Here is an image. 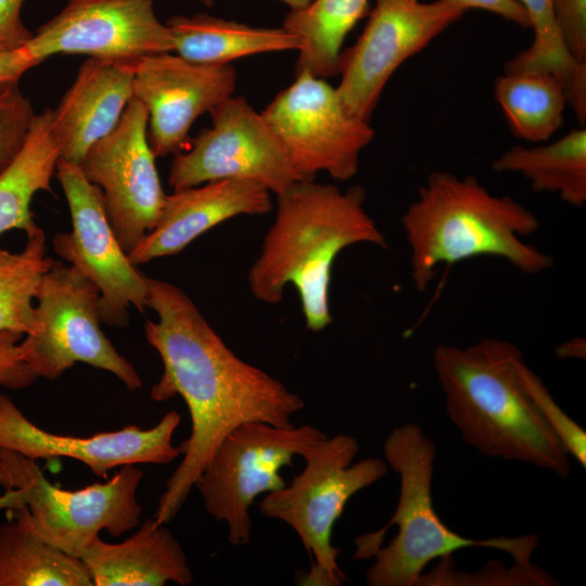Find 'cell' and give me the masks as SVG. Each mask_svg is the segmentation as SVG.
Instances as JSON below:
<instances>
[{"label": "cell", "mask_w": 586, "mask_h": 586, "mask_svg": "<svg viewBox=\"0 0 586 586\" xmlns=\"http://www.w3.org/2000/svg\"><path fill=\"white\" fill-rule=\"evenodd\" d=\"M144 335L163 362L151 388L155 402L180 396L191 419L181 444L182 460L166 482L153 518L168 523L188 498L198 476L222 440L246 422L292 426L305 404L264 370L238 357L179 286L149 277Z\"/></svg>", "instance_id": "obj_1"}, {"label": "cell", "mask_w": 586, "mask_h": 586, "mask_svg": "<svg viewBox=\"0 0 586 586\" xmlns=\"http://www.w3.org/2000/svg\"><path fill=\"white\" fill-rule=\"evenodd\" d=\"M276 196L275 220L250 267L247 284L256 300L269 305L278 304L293 284L306 328L319 332L332 322L330 284L337 255L361 243L386 249L387 241L365 208L360 186L342 191L307 179Z\"/></svg>", "instance_id": "obj_2"}, {"label": "cell", "mask_w": 586, "mask_h": 586, "mask_svg": "<svg viewBox=\"0 0 586 586\" xmlns=\"http://www.w3.org/2000/svg\"><path fill=\"white\" fill-rule=\"evenodd\" d=\"M522 357L514 344L493 337L464 347L438 345L433 365L447 415L481 454L531 463L565 479L570 455L520 382L517 364Z\"/></svg>", "instance_id": "obj_3"}, {"label": "cell", "mask_w": 586, "mask_h": 586, "mask_svg": "<svg viewBox=\"0 0 586 586\" xmlns=\"http://www.w3.org/2000/svg\"><path fill=\"white\" fill-rule=\"evenodd\" d=\"M400 222L420 292L442 266L479 256L502 258L530 276L553 265L552 256L524 241L539 229L537 217L513 198L492 194L472 176L433 171Z\"/></svg>", "instance_id": "obj_4"}, {"label": "cell", "mask_w": 586, "mask_h": 586, "mask_svg": "<svg viewBox=\"0 0 586 586\" xmlns=\"http://www.w3.org/2000/svg\"><path fill=\"white\" fill-rule=\"evenodd\" d=\"M385 462L398 473L399 498L388 522L355 540L354 559L374 558L366 572L369 586H416L433 560L471 547L493 548L514 561L531 563L536 535L473 539L449 528L434 509L431 495L436 448L413 423L396 426L383 444Z\"/></svg>", "instance_id": "obj_5"}, {"label": "cell", "mask_w": 586, "mask_h": 586, "mask_svg": "<svg viewBox=\"0 0 586 586\" xmlns=\"http://www.w3.org/2000/svg\"><path fill=\"white\" fill-rule=\"evenodd\" d=\"M358 450L356 438L347 434L315 442L301 455L304 470L259 501L262 514L291 526L309 555L310 570L301 575V585L339 586L346 581L337 562L340 549L331 542L333 526L347 501L388 469L380 458L353 463Z\"/></svg>", "instance_id": "obj_6"}, {"label": "cell", "mask_w": 586, "mask_h": 586, "mask_svg": "<svg viewBox=\"0 0 586 586\" xmlns=\"http://www.w3.org/2000/svg\"><path fill=\"white\" fill-rule=\"evenodd\" d=\"M142 477V470L127 464L105 482L64 489L46 477L37 461L0 449V486L21 489L24 500L22 506L7 509L8 517L76 558L100 532L119 537L140 524L137 491Z\"/></svg>", "instance_id": "obj_7"}, {"label": "cell", "mask_w": 586, "mask_h": 586, "mask_svg": "<svg viewBox=\"0 0 586 586\" xmlns=\"http://www.w3.org/2000/svg\"><path fill=\"white\" fill-rule=\"evenodd\" d=\"M98 288L77 268L53 260L35 292L34 330L20 341L23 359L38 378L59 379L77 362L115 375L128 390L142 380L101 328Z\"/></svg>", "instance_id": "obj_8"}, {"label": "cell", "mask_w": 586, "mask_h": 586, "mask_svg": "<svg viewBox=\"0 0 586 586\" xmlns=\"http://www.w3.org/2000/svg\"><path fill=\"white\" fill-rule=\"evenodd\" d=\"M326 436L309 424L282 428L246 422L222 440L193 487L206 512L227 524L230 544L243 546L251 540L250 507L255 498L285 486L280 470L292 467L295 456Z\"/></svg>", "instance_id": "obj_9"}, {"label": "cell", "mask_w": 586, "mask_h": 586, "mask_svg": "<svg viewBox=\"0 0 586 586\" xmlns=\"http://www.w3.org/2000/svg\"><path fill=\"white\" fill-rule=\"evenodd\" d=\"M463 14L444 0H374L362 33L340 58L335 89L347 114L370 122L395 71Z\"/></svg>", "instance_id": "obj_10"}, {"label": "cell", "mask_w": 586, "mask_h": 586, "mask_svg": "<svg viewBox=\"0 0 586 586\" xmlns=\"http://www.w3.org/2000/svg\"><path fill=\"white\" fill-rule=\"evenodd\" d=\"M262 115L304 180L320 171L340 181L352 179L374 137L370 122L347 114L335 88L306 72L297 73Z\"/></svg>", "instance_id": "obj_11"}, {"label": "cell", "mask_w": 586, "mask_h": 586, "mask_svg": "<svg viewBox=\"0 0 586 586\" xmlns=\"http://www.w3.org/2000/svg\"><path fill=\"white\" fill-rule=\"evenodd\" d=\"M55 176L68 204L72 230L54 234V252L98 288L102 323L127 328L131 306L140 313L148 308L149 277L120 246L100 188L85 177L79 165L60 158Z\"/></svg>", "instance_id": "obj_12"}, {"label": "cell", "mask_w": 586, "mask_h": 586, "mask_svg": "<svg viewBox=\"0 0 586 586\" xmlns=\"http://www.w3.org/2000/svg\"><path fill=\"white\" fill-rule=\"evenodd\" d=\"M212 123L174 155L168 184L180 190L222 179H247L279 194L304 180L264 119L242 97L211 112Z\"/></svg>", "instance_id": "obj_13"}, {"label": "cell", "mask_w": 586, "mask_h": 586, "mask_svg": "<svg viewBox=\"0 0 586 586\" xmlns=\"http://www.w3.org/2000/svg\"><path fill=\"white\" fill-rule=\"evenodd\" d=\"M149 114L132 98L119 122L85 153L78 164L102 192L107 219L129 254L154 228L166 193L148 140Z\"/></svg>", "instance_id": "obj_14"}, {"label": "cell", "mask_w": 586, "mask_h": 586, "mask_svg": "<svg viewBox=\"0 0 586 586\" xmlns=\"http://www.w3.org/2000/svg\"><path fill=\"white\" fill-rule=\"evenodd\" d=\"M25 48L39 63L58 53L126 61L173 52L175 42L154 0H69Z\"/></svg>", "instance_id": "obj_15"}, {"label": "cell", "mask_w": 586, "mask_h": 586, "mask_svg": "<svg viewBox=\"0 0 586 586\" xmlns=\"http://www.w3.org/2000/svg\"><path fill=\"white\" fill-rule=\"evenodd\" d=\"M128 61L133 98L148 110V140L155 157L184 151L194 120L235 90L237 73L231 64L196 63L171 52Z\"/></svg>", "instance_id": "obj_16"}, {"label": "cell", "mask_w": 586, "mask_h": 586, "mask_svg": "<svg viewBox=\"0 0 586 586\" xmlns=\"http://www.w3.org/2000/svg\"><path fill=\"white\" fill-rule=\"evenodd\" d=\"M180 421L181 416L173 410L150 429L130 424L87 437L64 435L36 425L8 395L0 393V449L35 461L60 457L78 460L104 480L110 471L123 466L175 460L181 455L180 446L173 444Z\"/></svg>", "instance_id": "obj_17"}, {"label": "cell", "mask_w": 586, "mask_h": 586, "mask_svg": "<svg viewBox=\"0 0 586 586\" xmlns=\"http://www.w3.org/2000/svg\"><path fill=\"white\" fill-rule=\"evenodd\" d=\"M271 192L247 179H222L174 190L154 228L128 257L136 265L180 253L213 227L240 215H264L272 208Z\"/></svg>", "instance_id": "obj_18"}, {"label": "cell", "mask_w": 586, "mask_h": 586, "mask_svg": "<svg viewBox=\"0 0 586 586\" xmlns=\"http://www.w3.org/2000/svg\"><path fill=\"white\" fill-rule=\"evenodd\" d=\"M128 60L87 59L51 115L60 158L79 164L88 149L110 133L133 98Z\"/></svg>", "instance_id": "obj_19"}, {"label": "cell", "mask_w": 586, "mask_h": 586, "mask_svg": "<svg viewBox=\"0 0 586 586\" xmlns=\"http://www.w3.org/2000/svg\"><path fill=\"white\" fill-rule=\"evenodd\" d=\"M139 525L124 542L112 544L98 537L84 550L79 559L93 586L191 585L192 570L174 534L154 518Z\"/></svg>", "instance_id": "obj_20"}, {"label": "cell", "mask_w": 586, "mask_h": 586, "mask_svg": "<svg viewBox=\"0 0 586 586\" xmlns=\"http://www.w3.org/2000/svg\"><path fill=\"white\" fill-rule=\"evenodd\" d=\"M174 51L192 62L224 65L257 53L298 50V39L282 26L254 27L207 14L175 15L166 22Z\"/></svg>", "instance_id": "obj_21"}, {"label": "cell", "mask_w": 586, "mask_h": 586, "mask_svg": "<svg viewBox=\"0 0 586 586\" xmlns=\"http://www.w3.org/2000/svg\"><path fill=\"white\" fill-rule=\"evenodd\" d=\"M495 173H514L535 192L557 193L565 203L586 202V129H572L558 140L536 146L514 145L493 163Z\"/></svg>", "instance_id": "obj_22"}, {"label": "cell", "mask_w": 586, "mask_h": 586, "mask_svg": "<svg viewBox=\"0 0 586 586\" xmlns=\"http://www.w3.org/2000/svg\"><path fill=\"white\" fill-rule=\"evenodd\" d=\"M51 115V109L36 114L24 148L0 175V235L13 229L27 233L39 227L30 209L31 201L37 192L50 191L60 160Z\"/></svg>", "instance_id": "obj_23"}, {"label": "cell", "mask_w": 586, "mask_h": 586, "mask_svg": "<svg viewBox=\"0 0 586 586\" xmlns=\"http://www.w3.org/2000/svg\"><path fill=\"white\" fill-rule=\"evenodd\" d=\"M369 0H313L307 7L290 11L282 27L300 42L295 74L309 73L320 78L339 74L343 42L364 17Z\"/></svg>", "instance_id": "obj_24"}, {"label": "cell", "mask_w": 586, "mask_h": 586, "mask_svg": "<svg viewBox=\"0 0 586 586\" xmlns=\"http://www.w3.org/2000/svg\"><path fill=\"white\" fill-rule=\"evenodd\" d=\"M0 586H93L79 558L52 546L21 521L0 525Z\"/></svg>", "instance_id": "obj_25"}, {"label": "cell", "mask_w": 586, "mask_h": 586, "mask_svg": "<svg viewBox=\"0 0 586 586\" xmlns=\"http://www.w3.org/2000/svg\"><path fill=\"white\" fill-rule=\"evenodd\" d=\"M494 95L520 139L545 142L563 124L568 103L561 82L551 74L505 72L495 80Z\"/></svg>", "instance_id": "obj_26"}, {"label": "cell", "mask_w": 586, "mask_h": 586, "mask_svg": "<svg viewBox=\"0 0 586 586\" xmlns=\"http://www.w3.org/2000/svg\"><path fill=\"white\" fill-rule=\"evenodd\" d=\"M534 33L530 47L505 65V72L548 73L561 82L566 103L581 126L586 122V63L576 62L560 36L552 0H518Z\"/></svg>", "instance_id": "obj_27"}, {"label": "cell", "mask_w": 586, "mask_h": 586, "mask_svg": "<svg viewBox=\"0 0 586 586\" xmlns=\"http://www.w3.org/2000/svg\"><path fill=\"white\" fill-rule=\"evenodd\" d=\"M22 251L0 247V332L24 335L34 330L35 292L54 259L47 256L44 231L37 227L26 233Z\"/></svg>", "instance_id": "obj_28"}, {"label": "cell", "mask_w": 586, "mask_h": 586, "mask_svg": "<svg viewBox=\"0 0 586 586\" xmlns=\"http://www.w3.org/2000/svg\"><path fill=\"white\" fill-rule=\"evenodd\" d=\"M453 557L442 558L441 563L426 574H422L417 585H500V586H553L557 581L539 566L531 563H514L506 568L499 562L487 563L474 573L455 571Z\"/></svg>", "instance_id": "obj_29"}, {"label": "cell", "mask_w": 586, "mask_h": 586, "mask_svg": "<svg viewBox=\"0 0 586 586\" xmlns=\"http://www.w3.org/2000/svg\"><path fill=\"white\" fill-rule=\"evenodd\" d=\"M517 370L523 388L550 431L566 453L585 468V430L562 410L540 378L525 364L523 357L519 359Z\"/></svg>", "instance_id": "obj_30"}, {"label": "cell", "mask_w": 586, "mask_h": 586, "mask_svg": "<svg viewBox=\"0 0 586 586\" xmlns=\"http://www.w3.org/2000/svg\"><path fill=\"white\" fill-rule=\"evenodd\" d=\"M35 116L18 84L0 90V175L24 148Z\"/></svg>", "instance_id": "obj_31"}, {"label": "cell", "mask_w": 586, "mask_h": 586, "mask_svg": "<svg viewBox=\"0 0 586 586\" xmlns=\"http://www.w3.org/2000/svg\"><path fill=\"white\" fill-rule=\"evenodd\" d=\"M556 23L570 55L586 63V0H552Z\"/></svg>", "instance_id": "obj_32"}, {"label": "cell", "mask_w": 586, "mask_h": 586, "mask_svg": "<svg viewBox=\"0 0 586 586\" xmlns=\"http://www.w3.org/2000/svg\"><path fill=\"white\" fill-rule=\"evenodd\" d=\"M22 337L23 334L17 332H0V386L22 390L39 379L22 357Z\"/></svg>", "instance_id": "obj_33"}, {"label": "cell", "mask_w": 586, "mask_h": 586, "mask_svg": "<svg viewBox=\"0 0 586 586\" xmlns=\"http://www.w3.org/2000/svg\"><path fill=\"white\" fill-rule=\"evenodd\" d=\"M24 0H0V50H15L33 38L23 23L21 10Z\"/></svg>", "instance_id": "obj_34"}, {"label": "cell", "mask_w": 586, "mask_h": 586, "mask_svg": "<svg viewBox=\"0 0 586 586\" xmlns=\"http://www.w3.org/2000/svg\"><path fill=\"white\" fill-rule=\"evenodd\" d=\"M464 12L469 9H479L497 14L506 21L522 28H530L528 17L524 8L518 0H444Z\"/></svg>", "instance_id": "obj_35"}, {"label": "cell", "mask_w": 586, "mask_h": 586, "mask_svg": "<svg viewBox=\"0 0 586 586\" xmlns=\"http://www.w3.org/2000/svg\"><path fill=\"white\" fill-rule=\"evenodd\" d=\"M40 63L31 58L25 47L15 50H0V90L18 84L21 77Z\"/></svg>", "instance_id": "obj_36"}, {"label": "cell", "mask_w": 586, "mask_h": 586, "mask_svg": "<svg viewBox=\"0 0 586 586\" xmlns=\"http://www.w3.org/2000/svg\"><path fill=\"white\" fill-rule=\"evenodd\" d=\"M557 355L559 357L568 358V357H575V358H584L585 356V341L582 339H572L569 342H565L564 344L560 345L557 348Z\"/></svg>", "instance_id": "obj_37"}, {"label": "cell", "mask_w": 586, "mask_h": 586, "mask_svg": "<svg viewBox=\"0 0 586 586\" xmlns=\"http://www.w3.org/2000/svg\"><path fill=\"white\" fill-rule=\"evenodd\" d=\"M24 504L23 494L18 488H8L0 495V510L22 506Z\"/></svg>", "instance_id": "obj_38"}, {"label": "cell", "mask_w": 586, "mask_h": 586, "mask_svg": "<svg viewBox=\"0 0 586 586\" xmlns=\"http://www.w3.org/2000/svg\"><path fill=\"white\" fill-rule=\"evenodd\" d=\"M289 8L290 11H297L307 7L313 0H281Z\"/></svg>", "instance_id": "obj_39"}, {"label": "cell", "mask_w": 586, "mask_h": 586, "mask_svg": "<svg viewBox=\"0 0 586 586\" xmlns=\"http://www.w3.org/2000/svg\"><path fill=\"white\" fill-rule=\"evenodd\" d=\"M199 1L205 7H212L215 2V0H199Z\"/></svg>", "instance_id": "obj_40"}]
</instances>
